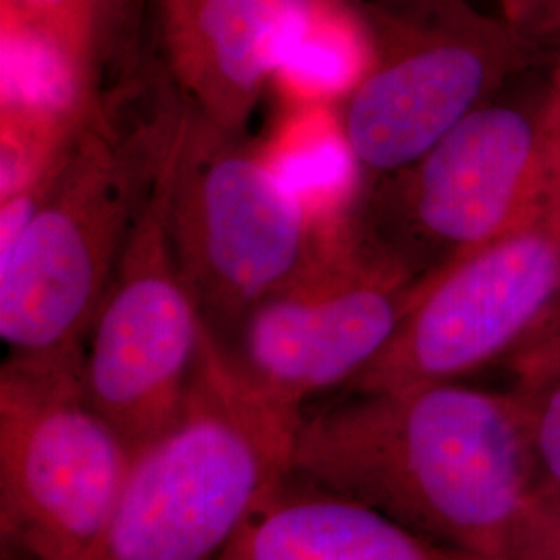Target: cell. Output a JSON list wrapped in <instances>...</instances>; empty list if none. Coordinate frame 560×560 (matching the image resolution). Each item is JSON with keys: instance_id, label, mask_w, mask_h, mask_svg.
I'll return each mask as SVG.
<instances>
[{"instance_id": "18", "label": "cell", "mask_w": 560, "mask_h": 560, "mask_svg": "<svg viewBox=\"0 0 560 560\" xmlns=\"http://www.w3.org/2000/svg\"><path fill=\"white\" fill-rule=\"evenodd\" d=\"M515 560H560V497L540 490Z\"/></svg>"}, {"instance_id": "13", "label": "cell", "mask_w": 560, "mask_h": 560, "mask_svg": "<svg viewBox=\"0 0 560 560\" xmlns=\"http://www.w3.org/2000/svg\"><path fill=\"white\" fill-rule=\"evenodd\" d=\"M258 141L322 237L340 241L351 235L368 180L345 138L339 104H280L277 119Z\"/></svg>"}, {"instance_id": "21", "label": "cell", "mask_w": 560, "mask_h": 560, "mask_svg": "<svg viewBox=\"0 0 560 560\" xmlns=\"http://www.w3.org/2000/svg\"><path fill=\"white\" fill-rule=\"evenodd\" d=\"M560 374V353H557L555 358L541 363L538 370H534L532 374H527L525 378H520L517 382L538 381V378H546V376H555Z\"/></svg>"}, {"instance_id": "17", "label": "cell", "mask_w": 560, "mask_h": 560, "mask_svg": "<svg viewBox=\"0 0 560 560\" xmlns=\"http://www.w3.org/2000/svg\"><path fill=\"white\" fill-rule=\"evenodd\" d=\"M501 18L538 48L560 42V0H499Z\"/></svg>"}, {"instance_id": "16", "label": "cell", "mask_w": 560, "mask_h": 560, "mask_svg": "<svg viewBox=\"0 0 560 560\" xmlns=\"http://www.w3.org/2000/svg\"><path fill=\"white\" fill-rule=\"evenodd\" d=\"M106 4L108 0H0V13L104 38Z\"/></svg>"}, {"instance_id": "22", "label": "cell", "mask_w": 560, "mask_h": 560, "mask_svg": "<svg viewBox=\"0 0 560 560\" xmlns=\"http://www.w3.org/2000/svg\"><path fill=\"white\" fill-rule=\"evenodd\" d=\"M0 560H34L9 544H0Z\"/></svg>"}, {"instance_id": "20", "label": "cell", "mask_w": 560, "mask_h": 560, "mask_svg": "<svg viewBox=\"0 0 560 560\" xmlns=\"http://www.w3.org/2000/svg\"><path fill=\"white\" fill-rule=\"evenodd\" d=\"M548 125H550V133L560 159V42L557 71L552 75V81L548 83Z\"/></svg>"}, {"instance_id": "11", "label": "cell", "mask_w": 560, "mask_h": 560, "mask_svg": "<svg viewBox=\"0 0 560 560\" xmlns=\"http://www.w3.org/2000/svg\"><path fill=\"white\" fill-rule=\"evenodd\" d=\"M303 2L159 0L162 75L194 115L247 133Z\"/></svg>"}, {"instance_id": "3", "label": "cell", "mask_w": 560, "mask_h": 560, "mask_svg": "<svg viewBox=\"0 0 560 560\" xmlns=\"http://www.w3.org/2000/svg\"><path fill=\"white\" fill-rule=\"evenodd\" d=\"M301 418L206 328L183 411L136 455L92 560L221 559L291 478Z\"/></svg>"}, {"instance_id": "7", "label": "cell", "mask_w": 560, "mask_h": 560, "mask_svg": "<svg viewBox=\"0 0 560 560\" xmlns=\"http://www.w3.org/2000/svg\"><path fill=\"white\" fill-rule=\"evenodd\" d=\"M81 360L0 368V544L34 560H92L136 459L88 399Z\"/></svg>"}, {"instance_id": "10", "label": "cell", "mask_w": 560, "mask_h": 560, "mask_svg": "<svg viewBox=\"0 0 560 560\" xmlns=\"http://www.w3.org/2000/svg\"><path fill=\"white\" fill-rule=\"evenodd\" d=\"M355 235L261 300L222 345L266 397L305 413L376 360L420 284Z\"/></svg>"}, {"instance_id": "6", "label": "cell", "mask_w": 560, "mask_h": 560, "mask_svg": "<svg viewBox=\"0 0 560 560\" xmlns=\"http://www.w3.org/2000/svg\"><path fill=\"white\" fill-rule=\"evenodd\" d=\"M168 229L180 279L222 342L261 300L339 243L322 237L260 141L189 108L173 156Z\"/></svg>"}, {"instance_id": "9", "label": "cell", "mask_w": 560, "mask_h": 560, "mask_svg": "<svg viewBox=\"0 0 560 560\" xmlns=\"http://www.w3.org/2000/svg\"><path fill=\"white\" fill-rule=\"evenodd\" d=\"M177 141L120 254L81 360L88 399L136 455L179 418L208 328L180 279L168 229Z\"/></svg>"}, {"instance_id": "19", "label": "cell", "mask_w": 560, "mask_h": 560, "mask_svg": "<svg viewBox=\"0 0 560 560\" xmlns=\"http://www.w3.org/2000/svg\"><path fill=\"white\" fill-rule=\"evenodd\" d=\"M557 353H560V291L548 316L538 326V330L509 358V365L520 381Z\"/></svg>"}, {"instance_id": "5", "label": "cell", "mask_w": 560, "mask_h": 560, "mask_svg": "<svg viewBox=\"0 0 560 560\" xmlns=\"http://www.w3.org/2000/svg\"><path fill=\"white\" fill-rule=\"evenodd\" d=\"M370 62L339 102L345 138L374 183L421 154L527 71L541 50L469 0H360Z\"/></svg>"}, {"instance_id": "14", "label": "cell", "mask_w": 560, "mask_h": 560, "mask_svg": "<svg viewBox=\"0 0 560 560\" xmlns=\"http://www.w3.org/2000/svg\"><path fill=\"white\" fill-rule=\"evenodd\" d=\"M368 62L360 0H305L280 44L270 92L280 104H339Z\"/></svg>"}, {"instance_id": "8", "label": "cell", "mask_w": 560, "mask_h": 560, "mask_svg": "<svg viewBox=\"0 0 560 560\" xmlns=\"http://www.w3.org/2000/svg\"><path fill=\"white\" fill-rule=\"evenodd\" d=\"M560 291V173L529 217L416 287L399 328L342 393L460 382L529 339Z\"/></svg>"}, {"instance_id": "15", "label": "cell", "mask_w": 560, "mask_h": 560, "mask_svg": "<svg viewBox=\"0 0 560 560\" xmlns=\"http://www.w3.org/2000/svg\"><path fill=\"white\" fill-rule=\"evenodd\" d=\"M525 441L541 492L560 497V374L515 382Z\"/></svg>"}, {"instance_id": "4", "label": "cell", "mask_w": 560, "mask_h": 560, "mask_svg": "<svg viewBox=\"0 0 560 560\" xmlns=\"http://www.w3.org/2000/svg\"><path fill=\"white\" fill-rule=\"evenodd\" d=\"M560 173L548 85L478 106L420 159L365 187L353 231L423 279L534 212Z\"/></svg>"}, {"instance_id": "1", "label": "cell", "mask_w": 560, "mask_h": 560, "mask_svg": "<svg viewBox=\"0 0 560 560\" xmlns=\"http://www.w3.org/2000/svg\"><path fill=\"white\" fill-rule=\"evenodd\" d=\"M291 476L486 560L517 559L540 497L513 388L463 382L342 393L307 409Z\"/></svg>"}, {"instance_id": "2", "label": "cell", "mask_w": 560, "mask_h": 560, "mask_svg": "<svg viewBox=\"0 0 560 560\" xmlns=\"http://www.w3.org/2000/svg\"><path fill=\"white\" fill-rule=\"evenodd\" d=\"M119 81L85 122L18 245L0 260V339L15 358H83L120 254L179 138L164 78Z\"/></svg>"}, {"instance_id": "12", "label": "cell", "mask_w": 560, "mask_h": 560, "mask_svg": "<svg viewBox=\"0 0 560 560\" xmlns=\"http://www.w3.org/2000/svg\"><path fill=\"white\" fill-rule=\"evenodd\" d=\"M219 560H486L428 540L365 502L289 478Z\"/></svg>"}]
</instances>
